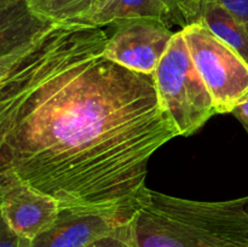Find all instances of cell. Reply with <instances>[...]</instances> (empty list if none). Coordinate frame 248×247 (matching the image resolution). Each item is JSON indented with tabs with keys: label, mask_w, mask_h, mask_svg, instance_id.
<instances>
[{
	"label": "cell",
	"mask_w": 248,
	"mask_h": 247,
	"mask_svg": "<svg viewBox=\"0 0 248 247\" xmlns=\"http://www.w3.org/2000/svg\"><path fill=\"white\" fill-rule=\"evenodd\" d=\"M0 10V173L128 225L150 157L178 136L154 77L109 60L103 27L44 21L26 0Z\"/></svg>",
	"instance_id": "6da1fadb"
},
{
	"label": "cell",
	"mask_w": 248,
	"mask_h": 247,
	"mask_svg": "<svg viewBox=\"0 0 248 247\" xmlns=\"http://www.w3.org/2000/svg\"><path fill=\"white\" fill-rule=\"evenodd\" d=\"M128 229L132 247H247L248 195L196 201L150 190Z\"/></svg>",
	"instance_id": "7a4b0ae2"
},
{
	"label": "cell",
	"mask_w": 248,
	"mask_h": 247,
	"mask_svg": "<svg viewBox=\"0 0 248 247\" xmlns=\"http://www.w3.org/2000/svg\"><path fill=\"white\" fill-rule=\"evenodd\" d=\"M153 77L160 103L178 136L194 135L217 114L182 31H176Z\"/></svg>",
	"instance_id": "3957f363"
},
{
	"label": "cell",
	"mask_w": 248,
	"mask_h": 247,
	"mask_svg": "<svg viewBox=\"0 0 248 247\" xmlns=\"http://www.w3.org/2000/svg\"><path fill=\"white\" fill-rule=\"evenodd\" d=\"M181 31L217 114L232 113L248 97V63L201 22Z\"/></svg>",
	"instance_id": "277c9868"
},
{
	"label": "cell",
	"mask_w": 248,
	"mask_h": 247,
	"mask_svg": "<svg viewBox=\"0 0 248 247\" xmlns=\"http://www.w3.org/2000/svg\"><path fill=\"white\" fill-rule=\"evenodd\" d=\"M111 26L104 55L127 69L148 75L154 74L176 34L153 18L125 19Z\"/></svg>",
	"instance_id": "5b68a950"
},
{
	"label": "cell",
	"mask_w": 248,
	"mask_h": 247,
	"mask_svg": "<svg viewBox=\"0 0 248 247\" xmlns=\"http://www.w3.org/2000/svg\"><path fill=\"white\" fill-rule=\"evenodd\" d=\"M60 212V203L52 196L15 174L0 173L1 219L17 234L34 240L55 224Z\"/></svg>",
	"instance_id": "8992f818"
},
{
	"label": "cell",
	"mask_w": 248,
	"mask_h": 247,
	"mask_svg": "<svg viewBox=\"0 0 248 247\" xmlns=\"http://www.w3.org/2000/svg\"><path fill=\"white\" fill-rule=\"evenodd\" d=\"M121 227L125 225L102 216L82 215L61 208L55 224L31 240L29 247H86Z\"/></svg>",
	"instance_id": "52a82bcc"
},
{
	"label": "cell",
	"mask_w": 248,
	"mask_h": 247,
	"mask_svg": "<svg viewBox=\"0 0 248 247\" xmlns=\"http://www.w3.org/2000/svg\"><path fill=\"white\" fill-rule=\"evenodd\" d=\"M153 18L171 27L178 18L166 0H107L82 24L108 27L119 21Z\"/></svg>",
	"instance_id": "ba28073f"
},
{
	"label": "cell",
	"mask_w": 248,
	"mask_h": 247,
	"mask_svg": "<svg viewBox=\"0 0 248 247\" xmlns=\"http://www.w3.org/2000/svg\"><path fill=\"white\" fill-rule=\"evenodd\" d=\"M218 39L234 48L248 63V33L245 24L237 21L217 0H203L200 21Z\"/></svg>",
	"instance_id": "9c48e42d"
},
{
	"label": "cell",
	"mask_w": 248,
	"mask_h": 247,
	"mask_svg": "<svg viewBox=\"0 0 248 247\" xmlns=\"http://www.w3.org/2000/svg\"><path fill=\"white\" fill-rule=\"evenodd\" d=\"M29 11L55 23H82L97 9V0H26Z\"/></svg>",
	"instance_id": "30bf717a"
},
{
	"label": "cell",
	"mask_w": 248,
	"mask_h": 247,
	"mask_svg": "<svg viewBox=\"0 0 248 247\" xmlns=\"http://www.w3.org/2000/svg\"><path fill=\"white\" fill-rule=\"evenodd\" d=\"M182 28L200 21L203 0H166Z\"/></svg>",
	"instance_id": "8fae6325"
},
{
	"label": "cell",
	"mask_w": 248,
	"mask_h": 247,
	"mask_svg": "<svg viewBox=\"0 0 248 247\" xmlns=\"http://www.w3.org/2000/svg\"><path fill=\"white\" fill-rule=\"evenodd\" d=\"M86 247H132L130 241V229L128 225L121 227L116 232L106 236L99 237Z\"/></svg>",
	"instance_id": "7c38bea8"
},
{
	"label": "cell",
	"mask_w": 248,
	"mask_h": 247,
	"mask_svg": "<svg viewBox=\"0 0 248 247\" xmlns=\"http://www.w3.org/2000/svg\"><path fill=\"white\" fill-rule=\"evenodd\" d=\"M31 240L21 236L1 219L0 227V247H29Z\"/></svg>",
	"instance_id": "4fadbf2b"
},
{
	"label": "cell",
	"mask_w": 248,
	"mask_h": 247,
	"mask_svg": "<svg viewBox=\"0 0 248 247\" xmlns=\"http://www.w3.org/2000/svg\"><path fill=\"white\" fill-rule=\"evenodd\" d=\"M242 24L248 23V0H217Z\"/></svg>",
	"instance_id": "5bb4252c"
},
{
	"label": "cell",
	"mask_w": 248,
	"mask_h": 247,
	"mask_svg": "<svg viewBox=\"0 0 248 247\" xmlns=\"http://www.w3.org/2000/svg\"><path fill=\"white\" fill-rule=\"evenodd\" d=\"M232 114L242 124V126L248 133V97L244 102H241L236 108H234Z\"/></svg>",
	"instance_id": "9a60e30c"
},
{
	"label": "cell",
	"mask_w": 248,
	"mask_h": 247,
	"mask_svg": "<svg viewBox=\"0 0 248 247\" xmlns=\"http://www.w3.org/2000/svg\"><path fill=\"white\" fill-rule=\"evenodd\" d=\"M106 1H107V0H97V2H98V7L101 6V5L103 4V2H106Z\"/></svg>",
	"instance_id": "2e32d148"
},
{
	"label": "cell",
	"mask_w": 248,
	"mask_h": 247,
	"mask_svg": "<svg viewBox=\"0 0 248 247\" xmlns=\"http://www.w3.org/2000/svg\"><path fill=\"white\" fill-rule=\"evenodd\" d=\"M246 29H247V33H248V23L246 24Z\"/></svg>",
	"instance_id": "e0dca14e"
},
{
	"label": "cell",
	"mask_w": 248,
	"mask_h": 247,
	"mask_svg": "<svg viewBox=\"0 0 248 247\" xmlns=\"http://www.w3.org/2000/svg\"><path fill=\"white\" fill-rule=\"evenodd\" d=\"M247 247H248V246H247Z\"/></svg>",
	"instance_id": "ac0fdd59"
}]
</instances>
